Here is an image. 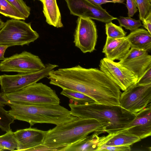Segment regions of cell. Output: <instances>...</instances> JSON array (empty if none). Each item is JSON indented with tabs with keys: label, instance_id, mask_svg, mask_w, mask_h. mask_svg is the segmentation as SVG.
Returning <instances> with one entry per match:
<instances>
[{
	"label": "cell",
	"instance_id": "obj_9",
	"mask_svg": "<svg viewBox=\"0 0 151 151\" xmlns=\"http://www.w3.org/2000/svg\"><path fill=\"white\" fill-rule=\"evenodd\" d=\"M45 67L40 57L24 51L6 58L0 62V71L19 73H32Z\"/></svg>",
	"mask_w": 151,
	"mask_h": 151
},
{
	"label": "cell",
	"instance_id": "obj_18",
	"mask_svg": "<svg viewBox=\"0 0 151 151\" xmlns=\"http://www.w3.org/2000/svg\"><path fill=\"white\" fill-rule=\"evenodd\" d=\"M126 37L131 47L150 51L151 49V34L146 29L138 28L132 31Z\"/></svg>",
	"mask_w": 151,
	"mask_h": 151
},
{
	"label": "cell",
	"instance_id": "obj_41",
	"mask_svg": "<svg viewBox=\"0 0 151 151\" xmlns=\"http://www.w3.org/2000/svg\"><path fill=\"white\" fill-rule=\"evenodd\" d=\"M1 85V83H0V85Z\"/></svg>",
	"mask_w": 151,
	"mask_h": 151
},
{
	"label": "cell",
	"instance_id": "obj_14",
	"mask_svg": "<svg viewBox=\"0 0 151 151\" xmlns=\"http://www.w3.org/2000/svg\"><path fill=\"white\" fill-rule=\"evenodd\" d=\"M47 131L30 127L29 128L18 129L14 132L17 144L16 151L27 150L43 145Z\"/></svg>",
	"mask_w": 151,
	"mask_h": 151
},
{
	"label": "cell",
	"instance_id": "obj_31",
	"mask_svg": "<svg viewBox=\"0 0 151 151\" xmlns=\"http://www.w3.org/2000/svg\"><path fill=\"white\" fill-rule=\"evenodd\" d=\"M137 83L141 85H145L151 83V66L149 67L138 79Z\"/></svg>",
	"mask_w": 151,
	"mask_h": 151
},
{
	"label": "cell",
	"instance_id": "obj_28",
	"mask_svg": "<svg viewBox=\"0 0 151 151\" xmlns=\"http://www.w3.org/2000/svg\"><path fill=\"white\" fill-rule=\"evenodd\" d=\"M15 7L26 18L30 14V8L23 0H6Z\"/></svg>",
	"mask_w": 151,
	"mask_h": 151
},
{
	"label": "cell",
	"instance_id": "obj_10",
	"mask_svg": "<svg viewBox=\"0 0 151 151\" xmlns=\"http://www.w3.org/2000/svg\"><path fill=\"white\" fill-rule=\"evenodd\" d=\"M74 34L73 43L83 53L95 50L98 35L94 22L89 18L78 17Z\"/></svg>",
	"mask_w": 151,
	"mask_h": 151
},
{
	"label": "cell",
	"instance_id": "obj_21",
	"mask_svg": "<svg viewBox=\"0 0 151 151\" xmlns=\"http://www.w3.org/2000/svg\"><path fill=\"white\" fill-rule=\"evenodd\" d=\"M62 89L60 94L69 98L70 104L82 105L96 102L91 97L80 92L66 89Z\"/></svg>",
	"mask_w": 151,
	"mask_h": 151
},
{
	"label": "cell",
	"instance_id": "obj_12",
	"mask_svg": "<svg viewBox=\"0 0 151 151\" xmlns=\"http://www.w3.org/2000/svg\"><path fill=\"white\" fill-rule=\"evenodd\" d=\"M70 13L74 16L107 23L117 19L101 6L94 5L87 0H65Z\"/></svg>",
	"mask_w": 151,
	"mask_h": 151
},
{
	"label": "cell",
	"instance_id": "obj_13",
	"mask_svg": "<svg viewBox=\"0 0 151 151\" xmlns=\"http://www.w3.org/2000/svg\"><path fill=\"white\" fill-rule=\"evenodd\" d=\"M118 62L130 71L139 79L151 66V56L144 50L131 47Z\"/></svg>",
	"mask_w": 151,
	"mask_h": 151
},
{
	"label": "cell",
	"instance_id": "obj_15",
	"mask_svg": "<svg viewBox=\"0 0 151 151\" xmlns=\"http://www.w3.org/2000/svg\"><path fill=\"white\" fill-rule=\"evenodd\" d=\"M124 130L127 133L137 136L141 139L151 136V103L136 113L135 117Z\"/></svg>",
	"mask_w": 151,
	"mask_h": 151
},
{
	"label": "cell",
	"instance_id": "obj_38",
	"mask_svg": "<svg viewBox=\"0 0 151 151\" xmlns=\"http://www.w3.org/2000/svg\"><path fill=\"white\" fill-rule=\"evenodd\" d=\"M113 1H123V0H112Z\"/></svg>",
	"mask_w": 151,
	"mask_h": 151
},
{
	"label": "cell",
	"instance_id": "obj_20",
	"mask_svg": "<svg viewBox=\"0 0 151 151\" xmlns=\"http://www.w3.org/2000/svg\"><path fill=\"white\" fill-rule=\"evenodd\" d=\"M99 134L93 132L91 135L67 145L64 151H95L99 141Z\"/></svg>",
	"mask_w": 151,
	"mask_h": 151
},
{
	"label": "cell",
	"instance_id": "obj_3",
	"mask_svg": "<svg viewBox=\"0 0 151 151\" xmlns=\"http://www.w3.org/2000/svg\"><path fill=\"white\" fill-rule=\"evenodd\" d=\"M8 112L14 119L28 123L31 127L37 123L59 125L76 119L70 111L58 104L29 105L9 103Z\"/></svg>",
	"mask_w": 151,
	"mask_h": 151
},
{
	"label": "cell",
	"instance_id": "obj_36",
	"mask_svg": "<svg viewBox=\"0 0 151 151\" xmlns=\"http://www.w3.org/2000/svg\"><path fill=\"white\" fill-rule=\"evenodd\" d=\"M8 102L4 97L2 93H0V105L4 106L8 105Z\"/></svg>",
	"mask_w": 151,
	"mask_h": 151
},
{
	"label": "cell",
	"instance_id": "obj_24",
	"mask_svg": "<svg viewBox=\"0 0 151 151\" xmlns=\"http://www.w3.org/2000/svg\"><path fill=\"white\" fill-rule=\"evenodd\" d=\"M105 26L107 37L113 39H117L126 36L127 32L122 27L115 24L111 21L106 23Z\"/></svg>",
	"mask_w": 151,
	"mask_h": 151
},
{
	"label": "cell",
	"instance_id": "obj_8",
	"mask_svg": "<svg viewBox=\"0 0 151 151\" xmlns=\"http://www.w3.org/2000/svg\"><path fill=\"white\" fill-rule=\"evenodd\" d=\"M122 93L120 106L128 111L136 114L151 102V83L141 85L137 82Z\"/></svg>",
	"mask_w": 151,
	"mask_h": 151
},
{
	"label": "cell",
	"instance_id": "obj_17",
	"mask_svg": "<svg viewBox=\"0 0 151 151\" xmlns=\"http://www.w3.org/2000/svg\"><path fill=\"white\" fill-rule=\"evenodd\" d=\"M141 140V139L139 137L127 133L124 130L115 134H108L106 136L99 137L97 147L102 145L108 146L130 145Z\"/></svg>",
	"mask_w": 151,
	"mask_h": 151
},
{
	"label": "cell",
	"instance_id": "obj_33",
	"mask_svg": "<svg viewBox=\"0 0 151 151\" xmlns=\"http://www.w3.org/2000/svg\"><path fill=\"white\" fill-rule=\"evenodd\" d=\"M92 4L96 6H101V5L105 3H123L124 0L121 1H114L113 0H87Z\"/></svg>",
	"mask_w": 151,
	"mask_h": 151
},
{
	"label": "cell",
	"instance_id": "obj_37",
	"mask_svg": "<svg viewBox=\"0 0 151 151\" xmlns=\"http://www.w3.org/2000/svg\"><path fill=\"white\" fill-rule=\"evenodd\" d=\"M4 23L5 22H4L0 19V30L4 26Z\"/></svg>",
	"mask_w": 151,
	"mask_h": 151
},
{
	"label": "cell",
	"instance_id": "obj_32",
	"mask_svg": "<svg viewBox=\"0 0 151 151\" xmlns=\"http://www.w3.org/2000/svg\"><path fill=\"white\" fill-rule=\"evenodd\" d=\"M126 6L128 10V17H132L138 10L135 0H126Z\"/></svg>",
	"mask_w": 151,
	"mask_h": 151
},
{
	"label": "cell",
	"instance_id": "obj_29",
	"mask_svg": "<svg viewBox=\"0 0 151 151\" xmlns=\"http://www.w3.org/2000/svg\"><path fill=\"white\" fill-rule=\"evenodd\" d=\"M130 146L129 145L119 146H108L102 145L98 147L95 151H129L131 150Z\"/></svg>",
	"mask_w": 151,
	"mask_h": 151
},
{
	"label": "cell",
	"instance_id": "obj_11",
	"mask_svg": "<svg viewBox=\"0 0 151 151\" xmlns=\"http://www.w3.org/2000/svg\"><path fill=\"white\" fill-rule=\"evenodd\" d=\"M100 69L123 91L136 83L137 78L123 65L106 58L101 59Z\"/></svg>",
	"mask_w": 151,
	"mask_h": 151
},
{
	"label": "cell",
	"instance_id": "obj_2",
	"mask_svg": "<svg viewBox=\"0 0 151 151\" xmlns=\"http://www.w3.org/2000/svg\"><path fill=\"white\" fill-rule=\"evenodd\" d=\"M71 114L78 118H93L98 121L105 132L115 134L127 128L136 114L131 113L120 106L96 102L82 105L69 103Z\"/></svg>",
	"mask_w": 151,
	"mask_h": 151
},
{
	"label": "cell",
	"instance_id": "obj_39",
	"mask_svg": "<svg viewBox=\"0 0 151 151\" xmlns=\"http://www.w3.org/2000/svg\"><path fill=\"white\" fill-rule=\"evenodd\" d=\"M39 0L40 1H41L42 3V1H43V0Z\"/></svg>",
	"mask_w": 151,
	"mask_h": 151
},
{
	"label": "cell",
	"instance_id": "obj_4",
	"mask_svg": "<svg viewBox=\"0 0 151 151\" xmlns=\"http://www.w3.org/2000/svg\"><path fill=\"white\" fill-rule=\"evenodd\" d=\"M93 132L99 134L105 132L98 121L93 118L77 117L47 131L42 145L54 147L67 146L84 138Z\"/></svg>",
	"mask_w": 151,
	"mask_h": 151
},
{
	"label": "cell",
	"instance_id": "obj_7",
	"mask_svg": "<svg viewBox=\"0 0 151 151\" xmlns=\"http://www.w3.org/2000/svg\"><path fill=\"white\" fill-rule=\"evenodd\" d=\"M58 66L50 63L38 71L29 73H19L14 75H0L1 90L3 94L17 91L40 80L47 77L49 73Z\"/></svg>",
	"mask_w": 151,
	"mask_h": 151
},
{
	"label": "cell",
	"instance_id": "obj_5",
	"mask_svg": "<svg viewBox=\"0 0 151 151\" xmlns=\"http://www.w3.org/2000/svg\"><path fill=\"white\" fill-rule=\"evenodd\" d=\"M8 103L29 105L58 104L55 91L42 83H36L15 92L3 94Z\"/></svg>",
	"mask_w": 151,
	"mask_h": 151
},
{
	"label": "cell",
	"instance_id": "obj_26",
	"mask_svg": "<svg viewBox=\"0 0 151 151\" xmlns=\"http://www.w3.org/2000/svg\"><path fill=\"white\" fill-rule=\"evenodd\" d=\"M3 107L0 105V128L6 132L11 129L10 125L14 120Z\"/></svg>",
	"mask_w": 151,
	"mask_h": 151
},
{
	"label": "cell",
	"instance_id": "obj_40",
	"mask_svg": "<svg viewBox=\"0 0 151 151\" xmlns=\"http://www.w3.org/2000/svg\"><path fill=\"white\" fill-rule=\"evenodd\" d=\"M0 151H2V150L1 149H0Z\"/></svg>",
	"mask_w": 151,
	"mask_h": 151
},
{
	"label": "cell",
	"instance_id": "obj_25",
	"mask_svg": "<svg viewBox=\"0 0 151 151\" xmlns=\"http://www.w3.org/2000/svg\"><path fill=\"white\" fill-rule=\"evenodd\" d=\"M117 19L121 27H124L131 31H134L142 26L140 20H137L130 17L120 16Z\"/></svg>",
	"mask_w": 151,
	"mask_h": 151
},
{
	"label": "cell",
	"instance_id": "obj_16",
	"mask_svg": "<svg viewBox=\"0 0 151 151\" xmlns=\"http://www.w3.org/2000/svg\"><path fill=\"white\" fill-rule=\"evenodd\" d=\"M131 46L126 36L124 38L113 39L107 37L102 52L106 58L114 61L122 59L128 52Z\"/></svg>",
	"mask_w": 151,
	"mask_h": 151
},
{
	"label": "cell",
	"instance_id": "obj_35",
	"mask_svg": "<svg viewBox=\"0 0 151 151\" xmlns=\"http://www.w3.org/2000/svg\"><path fill=\"white\" fill-rule=\"evenodd\" d=\"M8 47L6 46L0 45V60H4L5 58L4 57V54L6 50Z\"/></svg>",
	"mask_w": 151,
	"mask_h": 151
},
{
	"label": "cell",
	"instance_id": "obj_22",
	"mask_svg": "<svg viewBox=\"0 0 151 151\" xmlns=\"http://www.w3.org/2000/svg\"><path fill=\"white\" fill-rule=\"evenodd\" d=\"M0 13L14 19L25 20L26 19L6 0H0Z\"/></svg>",
	"mask_w": 151,
	"mask_h": 151
},
{
	"label": "cell",
	"instance_id": "obj_19",
	"mask_svg": "<svg viewBox=\"0 0 151 151\" xmlns=\"http://www.w3.org/2000/svg\"><path fill=\"white\" fill-rule=\"evenodd\" d=\"M43 12L46 22L57 28L62 27L60 13L56 0H43Z\"/></svg>",
	"mask_w": 151,
	"mask_h": 151
},
{
	"label": "cell",
	"instance_id": "obj_23",
	"mask_svg": "<svg viewBox=\"0 0 151 151\" xmlns=\"http://www.w3.org/2000/svg\"><path fill=\"white\" fill-rule=\"evenodd\" d=\"M17 144L14 132L11 129L4 134L0 136V149L2 151L15 150V149H17Z\"/></svg>",
	"mask_w": 151,
	"mask_h": 151
},
{
	"label": "cell",
	"instance_id": "obj_1",
	"mask_svg": "<svg viewBox=\"0 0 151 151\" xmlns=\"http://www.w3.org/2000/svg\"><path fill=\"white\" fill-rule=\"evenodd\" d=\"M49 80L50 84L81 93L96 103L120 106V89L100 69L80 65L60 68L51 72Z\"/></svg>",
	"mask_w": 151,
	"mask_h": 151
},
{
	"label": "cell",
	"instance_id": "obj_34",
	"mask_svg": "<svg viewBox=\"0 0 151 151\" xmlns=\"http://www.w3.org/2000/svg\"><path fill=\"white\" fill-rule=\"evenodd\" d=\"M142 26L151 34V14L142 21Z\"/></svg>",
	"mask_w": 151,
	"mask_h": 151
},
{
	"label": "cell",
	"instance_id": "obj_27",
	"mask_svg": "<svg viewBox=\"0 0 151 151\" xmlns=\"http://www.w3.org/2000/svg\"><path fill=\"white\" fill-rule=\"evenodd\" d=\"M139 11V20L142 21L151 14V0H135Z\"/></svg>",
	"mask_w": 151,
	"mask_h": 151
},
{
	"label": "cell",
	"instance_id": "obj_30",
	"mask_svg": "<svg viewBox=\"0 0 151 151\" xmlns=\"http://www.w3.org/2000/svg\"><path fill=\"white\" fill-rule=\"evenodd\" d=\"M67 146L63 147H54L47 146L43 145L38 146L27 150V151H64L65 149Z\"/></svg>",
	"mask_w": 151,
	"mask_h": 151
},
{
	"label": "cell",
	"instance_id": "obj_6",
	"mask_svg": "<svg viewBox=\"0 0 151 151\" xmlns=\"http://www.w3.org/2000/svg\"><path fill=\"white\" fill-rule=\"evenodd\" d=\"M39 37V34L32 28L30 23L12 19L5 22L0 30V45H28Z\"/></svg>",
	"mask_w": 151,
	"mask_h": 151
}]
</instances>
